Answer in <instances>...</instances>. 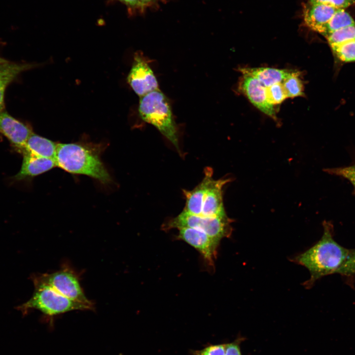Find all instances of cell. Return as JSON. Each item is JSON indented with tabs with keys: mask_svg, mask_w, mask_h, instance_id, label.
Wrapping results in <instances>:
<instances>
[{
	"mask_svg": "<svg viewBox=\"0 0 355 355\" xmlns=\"http://www.w3.org/2000/svg\"><path fill=\"white\" fill-rule=\"evenodd\" d=\"M323 228V234L318 242L291 259L309 270L310 278L304 284L306 288L311 287L321 277L335 273L346 260L350 252V249L334 241L328 222H324Z\"/></svg>",
	"mask_w": 355,
	"mask_h": 355,
	"instance_id": "obj_1",
	"label": "cell"
},
{
	"mask_svg": "<svg viewBox=\"0 0 355 355\" xmlns=\"http://www.w3.org/2000/svg\"><path fill=\"white\" fill-rule=\"evenodd\" d=\"M55 161L56 166L70 173L87 176L104 184L111 181L98 152L89 146L79 143H58Z\"/></svg>",
	"mask_w": 355,
	"mask_h": 355,
	"instance_id": "obj_2",
	"label": "cell"
},
{
	"mask_svg": "<svg viewBox=\"0 0 355 355\" xmlns=\"http://www.w3.org/2000/svg\"><path fill=\"white\" fill-rule=\"evenodd\" d=\"M139 112L145 122L156 127L180 154L178 134L169 101L159 89L140 97Z\"/></svg>",
	"mask_w": 355,
	"mask_h": 355,
	"instance_id": "obj_3",
	"label": "cell"
},
{
	"mask_svg": "<svg viewBox=\"0 0 355 355\" xmlns=\"http://www.w3.org/2000/svg\"><path fill=\"white\" fill-rule=\"evenodd\" d=\"M35 290L31 298L20 306L23 312L37 310L52 319L73 311L92 310L89 307L70 299L58 293L49 286L33 281Z\"/></svg>",
	"mask_w": 355,
	"mask_h": 355,
	"instance_id": "obj_4",
	"label": "cell"
},
{
	"mask_svg": "<svg viewBox=\"0 0 355 355\" xmlns=\"http://www.w3.org/2000/svg\"><path fill=\"white\" fill-rule=\"evenodd\" d=\"M233 219L227 214L222 216H206L188 213L182 211L177 216L170 218L162 225L167 231L172 229L189 227L201 230L213 238L220 242L229 237L232 232Z\"/></svg>",
	"mask_w": 355,
	"mask_h": 355,
	"instance_id": "obj_5",
	"label": "cell"
},
{
	"mask_svg": "<svg viewBox=\"0 0 355 355\" xmlns=\"http://www.w3.org/2000/svg\"><path fill=\"white\" fill-rule=\"evenodd\" d=\"M80 275L67 263L57 271L35 275L32 280L47 285L62 295L94 309V304L86 296L80 283Z\"/></svg>",
	"mask_w": 355,
	"mask_h": 355,
	"instance_id": "obj_6",
	"label": "cell"
},
{
	"mask_svg": "<svg viewBox=\"0 0 355 355\" xmlns=\"http://www.w3.org/2000/svg\"><path fill=\"white\" fill-rule=\"evenodd\" d=\"M178 229V234L176 239L193 247L201 254L207 264L214 268V260L216 258L220 242L197 229L182 227Z\"/></svg>",
	"mask_w": 355,
	"mask_h": 355,
	"instance_id": "obj_7",
	"label": "cell"
},
{
	"mask_svg": "<svg viewBox=\"0 0 355 355\" xmlns=\"http://www.w3.org/2000/svg\"><path fill=\"white\" fill-rule=\"evenodd\" d=\"M127 81L140 97L159 89L158 81L152 70L138 53L135 56Z\"/></svg>",
	"mask_w": 355,
	"mask_h": 355,
	"instance_id": "obj_8",
	"label": "cell"
},
{
	"mask_svg": "<svg viewBox=\"0 0 355 355\" xmlns=\"http://www.w3.org/2000/svg\"><path fill=\"white\" fill-rule=\"evenodd\" d=\"M239 88L254 106L273 119H277L274 106L267 99L266 87L256 78L243 75Z\"/></svg>",
	"mask_w": 355,
	"mask_h": 355,
	"instance_id": "obj_9",
	"label": "cell"
},
{
	"mask_svg": "<svg viewBox=\"0 0 355 355\" xmlns=\"http://www.w3.org/2000/svg\"><path fill=\"white\" fill-rule=\"evenodd\" d=\"M0 133L16 150L22 153L28 138L33 132L27 125L3 110L0 112Z\"/></svg>",
	"mask_w": 355,
	"mask_h": 355,
	"instance_id": "obj_10",
	"label": "cell"
},
{
	"mask_svg": "<svg viewBox=\"0 0 355 355\" xmlns=\"http://www.w3.org/2000/svg\"><path fill=\"white\" fill-rule=\"evenodd\" d=\"M231 180L230 178L213 179L204 199L201 215L217 216L227 214L223 202V188Z\"/></svg>",
	"mask_w": 355,
	"mask_h": 355,
	"instance_id": "obj_11",
	"label": "cell"
},
{
	"mask_svg": "<svg viewBox=\"0 0 355 355\" xmlns=\"http://www.w3.org/2000/svg\"><path fill=\"white\" fill-rule=\"evenodd\" d=\"M338 9L325 4L307 2L303 10L304 22L311 29L321 35L325 26Z\"/></svg>",
	"mask_w": 355,
	"mask_h": 355,
	"instance_id": "obj_12",
	"label": "cell"
},
{
	"mask_svg": "<svg viewBox=\"0 0 355 355\" xmlns=\"http://www.w3.org/2000/svg\"><path fill=\"white\" fill-rule=\"evenodd\" d=\"M202 181L192 190L183 189L185 198L183 211L189 213L201 215L204 199L209 186L213 179V170L210 167L204 169Z\"/></svg>",
	"mask_w": 355,
	"mask_h": 355,
	"instance_id": "obj_13",
	"label": "cell"
},
{
	"mask_svg": "<svg viewBox=\"0 0 355 355\" xmlns=\"http://www.w3.org/2000/svg\"><path fill=\"white\" fill-rule=\"evenodd\" d=\"M19 172L13 177L14 181H21L34 177L49 171L55 166L54 159L24 153Z\"/></svg>",
	"mask_w": 355,
	"mask_h": 355,
	"instance_id": "obj_14",
	"label": "cell"
},
{
	"mask_svg": "<svg viewBox=\"0 0 355 355\" xmlns=\"http://www.w3.org/2000/svg\"><path fill=\"white\" fill-rule=\"evenodd\" d=\"M239 71L243 75H248L256 78L265 87L282 83L293 71L268 67L241 68Z\"/></svg>",
	"mask_w": 355,
	"mask_h": 355,
	"instance_id": "obj_15",
	"label": "cell"
},
{
	"mask_svg": "<svg viewBox=\"0 0 355 355\" xmlns=\"http://www.w3.org/2000/svg\"><path fill=\"white\" fill-rule=\"evenodd\" d=\"M58 143L33 133L28 138L22 154L29 153L55 160Z\"/></svg>",
	"mask_w": 355,
	"mask_h": 355,
	"instance_id": "obj_16",
	"label": "cell"
},
{
	"mask_svg": "<svg viewBox=\"0 0 355 355\" xmlns=\"http://www.w3.org/2000/svg\"><path fill=\"white\" fill-rule=\"evenodd\" d=\"M355 25V22L348 12L344 9H338L325 26L321 35L326 37L334 32Z\"/></svg>",
	"mask_w": 355,
	"mask_h": 355,
	"instance_id": "obj_17",
	"label": "cell"
},
{
	"mask_svg": "<svg viewBox=\"0 0 355 355\" xmlns=\"http://www.w3.org/2000/svg\"><path fill=\"white\" fill-rule=\"evenodd\" d=\"M335 59L340 63L355 62V40L330 47Z\"/></svg>",
	"mask_w": 355,
	"mask_h": 355,
	"instance_id": "obj_18",
	"label": "cell"
},
{
	"mask_svg": "<svg viewBox=\"0 0 355 355\" xmlns=\"http://www.w3.org/2000/svg\"><path fill=\"white\" fill-rule=\"evenodd\" d=\"M300 72L293 71L282 82L287 98H294L304 94V86L299 78Z\"/></svg>",
	"mask_w": 355,
	"mask_h": 355,
	"instance_id": "obj_19",
	"label": "cell"
},
{
	"mask_svg": "<svg viewBox=\"0 0 355 355\" xmlns=\"http://www.w3.org/2000/svg\"><path fill=\"white\" fill-rule=\"evenodd\" d=\"M330 47L355 40V25L334 32L325 37Z\"/></svg>",
	"mask_w": 355,
	"mask_h": 355,
	"instance_id": "obj_20",
	"label": "cell"
},
{
	"mask_svg": "<svg viewBox=\"0 0 355 355\" xmlns=\"http://www.w3.org/2000/svg\"><path fill=\"white\" fill-rule=\"evenodd\" d=\"M32 67L31 64L13 63L0 57V78L10 76L17 77L20 73Z\"/></svg>",
	"mask_w": 355,
	"mask_h": 355,
	"instance_id": "obj_21",
	"label": "cell"
},
{
	"mask_svg": "<svg viewBox=\"0 0 355 355\" xmlns=\"http://www.w3.org/2000/svg\"><path fill=\"white\" fill-rule=\"evenodd\" d=\"M266 91L269 102L273 106L282 103L287 98L282 83L266 87Z\"/></svg>",
	"mask_w": 355,
	"mask_h": 355,
	"instance_id": "obj_22",
	"label": "cell"
},
{
	"mask_svg": "<svg viewBox=\"0 0 355 355\" xmlns=\"http://www.w3.org/2000/svg\"><path fill=\"white\" fill-rule=\"evenodd\" d=\"M335 273L345 276L355 274V249L350 250L346 260Z\"/></svg>",
	"mask_w": 355,
	"mask_h": 355,
	"instance_id": "obj_23",
	"label": "cell"
},
{
	"mask_svg": "<svg viewBox=\"0 0 355 355\" xmlns=\"http://www.w3.org/2000/svg\"><path fill=\"white\" fill-rule=\"evenodd\" d=\"M324 171L329 174L347 179L355 186V165L346 167L327 169Z\"/></svg>",
	"mask_w": 355,
	"mask_h": 355,
	"instance_id": "obj_24",
	"label": "cell"
},
{
	"mask_svg": "<svg viewBox=\"0 0 355 355\" xmlns=\"http://www.w3.org/2000/svg\"><path fill=\"white\" fill-rule=\"evenodd\" d=\"M226 344L209 345L203 349L193 351V355H225Z\"/></svg>",
	"mask_w": 355,
	"mask_h": 355,
	"instance_id": "obj_25",
	"label": "cell"
},
{
	"mask_svg": "<svg viewBox=\"0 0 355 355\" xmlns=\"http://www.w3.org/2000/svg\"><path fill=\"white\" fill-rule=\"evenodd\" d=\"M308 2L322 3L338 9H344L355 3V0H308Z\"/></svg>",
	"mask_w": 355,
	"mask_h": 355,
	"instance_id": "obj_26",
	"label": "cell"
},
{
	"mask_svg": "<svg viewBox=\"0 0 355 355\" xmlns=\"http://www.w3.org/2000/svg\"><path fill=\"white\" fill-rule=\"evenodd\" d=\"M16 78V77L13 76L0 78V112L4 109V94L6 88Z\"/></svg>",
	"mask_w": 355,
	"mask_h": 355,
	"instance_id": "obj_27",
	"label": "cell"
},
{
	"mask_svg": "<svg viewBox=\"0 0 355 355\" xmlns=\"http://www.w3.org/2000/svg\"><path fill=\"white\" fill-rule=\"evenodd\" d=\"M240 339L233 342L226 344L225 355H242L240 347Z\"/></svg>",
	"mask_w": 355,
	"mask_h": 355,
	"instance_id": "obj_28",
	"label": "cell"
},
{
	"mask_svg": "<svg viewBox=\"0 0 355 355\" xmlns=\"http://www.w3.org/2000/svg\"><path fill=\"white\" fill-rule=\"evenodd\" d=\"M131 8H141L139 0H119Z\"/></svg>",
	"mask_w": 355,
	"mask_h": 355,
	"instance_id": "obj_29",
	"label": "cell"
},
{
	"mask_svg": "<svg viewBox=\"0 0 355 355\" xmlns=\"http://www.w3.org/2000/svg\"><path fill=\"white\" fill-rule=\"evenodd\" d=\"M155 0H139L141 9L150 4Z\"/></svg>",
	"mask_w": 355,
	"mask_h": 355,
	"instance_id": "obj_30",
	"label": "cell"
}]
</instances>
